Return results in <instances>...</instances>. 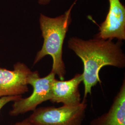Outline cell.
Wrapping results in <instances>:
<instances>
[{"mask_svg":"<svg viewBox=\"0 0 125 125\" xmlns=\"http://www.w3.org/2000/svg\"><path fill=\"white\" fill-rule=\"evenodd\" d=\"M68 47L81 59L83 63L82 73L84 86L83 99L91 94L92 87L101 83L99 72L106 66L123 68L125 66V56L119 43L112 40L97 38L85 40L72 38Z\"/></svg>","mask_w":125,"mask_h":125,"instance_id":"cell-1","label":"cell"},{"mask_svg":"<svg viewBox=\"0 0 125 125\" xmlns=\"http://www.w3.org/2000/svg\"><path fill=\"white\" fill-rule=\"evenodd\" d=\"M73 6L58 17L52 18L41 13L40 25L44 39L42 48L36 54L33 64L40 62L45 56L50 55L53 60L51 72L64 80L66 74L64 63L62 60V46L69 27L72 22L71 12Z\"/></svg>","mask_w":125,"mask_h":125,"instance_id":"cell-2","label":"cell"},{"mask_svg":"<svg viewBox=\"0 0 125 125\" xmlns=\"http://www.w3.org/2000/svg\"><path fill=\"white\" fill-rule=\"evenodd\" d=\"M87 107L86 99L76 106L36 108L27 120L33 125H82Z\"/></svg>","mask_w":125,"mask_h":125,"instance_id":"cell-3","label":"cell"},{"mask_svg":"<svg viewBox=\"0 0 125 125\" xmlns=\"http://www.w3.org/2000/svg\"><path fill=\"white\" fill-rule=\"evenodd\" d=\"M56 75L51 72L47 76L40 77L38 71L31 72L27 79L28 84L33 88L32 94L28 97L14 101L10 111L11 116H17L34 111L38 105L52 98V85L56 79Z\"/></svg>","mask_w":125,"mask_h":125,"instance_id":"cell-4","label":"cell"},{"mask_svg":"<svg viewBox=\"0 0 125 125\" xmlns=\"http://www.w3.org/2000/svg\"><path fill=\"white\" fill-rule=\"evenodd\" d=\"M31 72L22 62L15 64L13 71L0 67V97L22 95L27 92V79Z\"/></svg>","mask_w":125,"mask_h":125,"instance_id":"cell-5","label":"cell"},{"mask_svg":"<svg viewBox=\"0 0 125 125\" xmlns=\"http://www.w3.org/2000/svg\"><path fill=\"white\" fill-rule=\"evenodd\" d=\"M106 18L99 27L96 38L104 40H125V8L120 0H109Z\"/></svg>","mask_w":125,"mask_h":125,"instance_id":"cell-6","label":"cell"},{"mask_svg":"<svg viewBox=\"0 0 125 125\" xmlns=\"http://www.w3.org/2000/svg\"><path fill=\"white\" fill-rule=\"evenodd\" d=\"M82 74H76L69 80L54 81L52 85V98L50 101L53 103H61L66 106H76L80 103L79 85L83 82Z\"/></svg>","mask_w":125,"mask_h":125,"instance_id":"cell-7","label":"cell"},{"mask_svg":"<svg viewBox=\"0 0 125 125\" xmlns=\"http://www.w3.org/2000/svg\"><path fill=\"white\" fill-rule=\"evenodd\" d=\"M89 125H125V81L107 112L92 120Z\"/></svg>","mask_w":125,"mask_h":125,"instance_id":"cell-8","label":"cell"},{"mask_svg":"<svg viewBox=\"0 0 125 125\" xmlns=\"http://www.w3.org/2000/svg\"><path fill=\"white\" fill-rule=\"evenodd\" d=\"M22 98V95L3 96L0 98V111L6 104L11 102H14Z\"/></svg>","mask_w":125,"mask_h":125,"instance_id":"cell-9","label":"cell"},{"mask_svg":"<svg viewBox=\"0 0 125 125\" xmlns=\"http://www.w3.org/2000/svg\"><path fill=\"white\" fill-rule=\"evenodd\" d=\"M12 125H33L31 123L27 120V119H26L21 121H19L15 124Z\"/></svg>","mask_w":125,"mask_h":125,"instance_id":"cell-10","label":"cell"},{"mask_svg":"<svg viewBox=\"0 0 125 125\" xmlns=\"http://www.w3.org/2000/svg\"><path fill=\"white\" fill-rule=\"evenodd\" d=\"M51 0H38V2L39 4L43 5L48 4Z\"/></svg>","mask_w":125,"mask_h":125,"instance_id":"cell-11","label":"cell"}]
</instances>
